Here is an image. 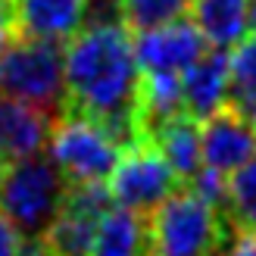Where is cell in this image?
I'll use <instances>...</instances> for the list:
<instances>
[{"instance_id":"cell-1","label":"cell","mask_w":256,"mask_h":256,"mask_svg":"<svg viewBox=\"0 0 256 256\" xmlns=\"http://www.w3.org/2000/svg\"><path fill=\"white\" fill-rule=\"evenodd\" d=\"M66 72V112H82L110 125L125 144L138 132L140 69L134 62L132 34L122 22L88 25L62 50Z\"/></svg>"},{"instance_id":"cell-2","label":"cell","mask_w":256,"mask_h":256,"mask_svg":"<svg viewBox=\"0 0 256 256\" xmlns=\"http://www.w3.org/2000/svg\"><path fill=\"white\" fill-rule=\"evenodd\" d=\"M0 94L60 119L66 112V72L62 47L32 38H12L0 50Z\"/></svg>"},{"instance_id":"cell-3","label":"cell","mask_w":256,"mask_h":256,"mask_svg":"<svg viewBox=\"0 0 256 256\" xmlns=\"http://www.w3.org/2000/svg\"><path fill=\"white\" fill-rule=\"evenodd\" d=\"M69 182L47 156H32L10 169H0V216L22 234V240H41L66 203Z\"/></svg>"},{"instance_id":"cell-4","label":"cell","mask_w":256,"mask_h":256,"mask_svg":"<svg viewBox=\"0 0 256 256\" xmlns=\"http://www.w3.org/2000/svg\"><path fill=\"white\" fill-rule=\"evenodd\" d=\"M125 147L110 125L82 112H62L50 128L47 160L69 184H106Z\"/></svg>"},{"instance_id":"cell-5","label":"cell","mask_w":256,"mask_h":256,"mask_svg":"<svg viewBox=\"0 0 256 256\" xmlns=\"http://www.w3.org/2000/svg\"><path fill=\"white\" fill-rule=\"evenodd\" d=\"M222 247V212L194 197L188 188H178L147 219L150 256H219Z\"/></svg>"},{"instance_id":"cell-6","label":"cell","mask_w":256,"mask_h":256,"mask_svg":"<svg viewBox=\"0 0 256 256\" xmlns=\"http://www.w3.org/2000/svg\"><path fill=\"white\" fill-rule=\"evenodd\" d=\"M106 190L112 206L144 216L162 206L178 190V175L166 166V160L147 138H138L134 144L125 147L122 160L106 178Z\"/></svg>"},{"instance_id":"cell-7","label":"cell","mask_w":256,"mask_h":256,"mask_svg":"<svg viewBox=\"0 0 256 256\" xmlns=\"http://www.w3.org/2000/svg\"><path fill=\"white\" fill-rule=\"evenodd\" d=\"M132 47L140 75H182L210 50L200 32L194 28V22L184 16L156 25V28L138 32L132 38Z\"/></svg>"},{"instance_id":"cell-8","label":"cell","mask_w":256,"mask_h":256,"mask_svg":"<svg viewBox=\"0 0 256 256\" xmlns=\"http://www.w3.org/2000/svg\"><path fill=\"white\" fill-rule=\"evenodd\" d=\"M253 156H256V125L238 116L234 110H225L200 125L203 169H212L228 178Z\"/></svg>"},{"instance_id":"cell-9","label":"cell","mask_w":256,"mask_h":256,"mask_svg":"<svg viewBox=\"0 0 256 256\" xmlns=\"http://www.w3.org/2000/svg\"><path fill=\"white\" fill-rule=\"evenodd\" d=\"M16 38L62 44L84 28L88 0H10Z\"/></svg>"},{"instance_id":"cell-10","label":"cell","mask_w":256,"mask_h":256,"mask_svg":"<svg viewBox=\"0 0 256 256\" xmlns=\"http://www.w3.org/2000/svg\"><path fill=\"white\" fill-rule=\"evenodd\" d=\"M182 97H184V116L194 122H206L228 110L232 75H228L225 50L210 47L194 66L182 72Z\"/></svg>"},{"instance_id":"cell-11","label":"cell","mask_w":256,"mask_h":256,"mask_svg":"<svg viewBox=\"0 0 256 256\" xmlns=\"http://www.w3.org/2000/svg\"><path fill=\"white\" fill-rule=\"evenodd\" d=\"M54 119L16 100H0V169L41 156L50 140Z\"/></svg>"},{"instance_id":"cell-12","label":"cell","mask_w":256,"mask_h":256,"mask_svg":"<svg viewBox=\"0 0 256 256\" xmlns=\"http://www.w3.org/2000/svg\"><path fill=\"white\" fill-rule=\"evenodd\" d=\"M190 22L212 50H232L247 41L250 0H190Z\"/></svg>"},{"instance_id":"cell-13","label":"cell","mask_w":256,"mask_h":256,"mask_svg":"<svg viewBox=\"0 0 256 256\" xmlns=\"http://www.w3.org/2000/svg\"><path fill=\"white\" fill-rule=\"evenodd\" d=\"M147 140L156 153L166 160V166L178 175V182H190L200 169H203V160H200V125L188 116H178L172 122L160 125L156 132H150Z\"/></svg>"},{"instance_id":"cell-14","label":"cell","mask_w":256,"mask_h":256,"mask_svg":"<svg viewBox=\"0 0 256 256\" xmlns=\"http://www.w3.org/2000/svg\"><path fill=\"white\" fill-rule=\"evenodd\" d=\"M184 116L182 75H140L138 91V132L150 134L160 125Z\"/></svg>"},{"instance_id":"cell-15","label":"cell","mask_w":256,"mask_h":256,"mask_svg":"<svg viewBox=\"0 0 256 256\" xmlns=\"http://www.w3.org/2000/svg\"><path fill=\"white\" fill-rule=\"evenodd\" d=\"M88 256H150V250H147V219L138 212L112 206L100 219Z\"/></svg>"},{"instance_id":"cell-16","label":"cell","mask_w":256,"mask_h":256,"mask_svg":"<svg viewBox=\"0 0 256 256\" xmlns=\"http://www.w3.org/2000/svg\"><path fill=\"white\" fill-rule=\"evenodd\" d=\"M228 75H232L228 110L256 125V34L234 47V54L228 56Z\"/></svg>"},{"instance_id":"cell-17","label":"cell","mask_w":256,"mask_h":256,"mask_svg":"<svg viewBox=\"0 0 256 256\" xmlns=\"http://www.w3.org/2000/svg\"><path fill=\"white\" fill-rule=\"evenodd\" d=\"M225 210L238 228L256 232V156L247 166H240L234 175H228Z\"/></svg>"},{"instance_id":"cell-18","label":"cell","mask_w":256,"mask_h":256,"mask_svg":"<svg viewBox=\"0 0 256 256\" xmlns=\"http://www.w3.org/2000/svg\"><path fill=\"white\" fill-rule=\"evenodd\" d=\"M188 6H190V0H119L125 28L132 25L138 32L182 19Z\"/></svg>"},{"instance_id":"cell-19","label":"cell","mask_w":256,"mask_h":256,"mask_svg":"<svg viewBox=\"0 0 256 256\" xmlns=\"http://www.w3.org/2000/svg\"><path fill=\"white\" fill-rule=\"evenodd\" d=\"M188 190L194 197H200L203 203H210L212 210H222L225 206V197H228V178L219 175V172H212V169H200L188 182Z\"/></svg>"},{"instance_id":"cell-20","label":"cell","mask_w":256,"mask_h":256,"mask_svg":"<svg viewBox=\"0 0 256 256\" xmlns=\"http://www.w3.org/2000/svg\"><path fill=\"white\" fill-rule=\"evenodd\" d=\"M219 256H256V232H238Z\"/></svg>"},{"instance_id":"cell-21","label":"cell","mask_w":256,"mask_h":256,"mask_svg":"<svg viewBox=\"0 0 256 256\" xmlns=\"http://www.w3.org/2000/svg\"><path fill=\"white\" fill-rule=\"evenodd\" d=\"M22 247H25V240H22V234L12 228L4 216H0V256H19L22 253Z\"/></svg>"},{"instance_id":"cell-22","label":"cell","mask_w":256,"mask_h":256,"mask_svg":"<svg viewBox=\"0 0 256 256\" xmlns=\"http://www.w3.org/2000/svg\"><path fill=\"white\" fill-rule=\"evenodd\" d=\"M12 38H16V28H12V6H10V0H0V50H4Z\"/></svg>"},{"instance_id":"cell-23","label":"cell","mask_w":256,"mask_h":256,"mask_svg":"<svg viewBox=\"0 0 256 256\" xmlns=\"http://www.w3.org/2000/svg\"><path fill=\"white\" fill-rule=\"evenodd\" d=\"M19 256H50V253H47V247L41 244V240H34V244H25Z\"/></svg>"},{"instance_id":"cell-24","label":"cell","mask_w":256,"mask_h":256,"mask_svg":"<svg viewBox=\"0 0 256 256\" xmlns=\"http://www.w3.org/2000/svg\"><path fill=\"white\" fill-rule=\"evenodd\" d=\"M250 32L256 34V0H250Z\"/></svg>"}]
</instances>
